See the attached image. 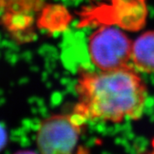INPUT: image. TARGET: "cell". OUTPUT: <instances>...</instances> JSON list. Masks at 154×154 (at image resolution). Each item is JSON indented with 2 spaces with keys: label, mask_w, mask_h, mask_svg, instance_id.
<instances>
[{
  "label": "cell",
  "mask_w": 154,
  "mask_h": 154,
  "mask_svg": "<svg viewBox=\"0 0 154 154\" xmlns=\"http://www.w3.org/2000/svg\"><path fill=\"white\" fill-rule=\"evenodd\" d=\"M79 101L73 115L79 121L121 122L137 120L147 98L146 84L130 67L99 73H82L76 85Z\"/></svg>",
  "instance_id": "obj_1"
},
{
  "label": "cell",
  "mask_w": 154,
  "mask_h": 154,
  "mask_svg": "<svg viewBox=\"0 0 154 154\" xmlns=\"http://www.w3.org/2000/svg\"><path fill=\"white\" fill-rule=\"evenodd\" d=\"M133 42L114 27H102L89 38V54L94 65L101 70L128 66L132 56Z\"/></svg>",
  "instance_id": "obj_2"
},
{
  "label": "cell",
  "mask_w": 154,
  "mask_h": 154,
  "mask_svg": "<svg viewBox=\"0 0 154 154\" xmlns=\"http://www.w3.org/2000/svg\"><path fill=\"white\" fill-rule=\"evenodd\" d=\"M82 124L73 114L54 115L43 120L36 138L38 151L45 154L72 152L78 143Z\"/></svg>",
  "instance_id": "obj_3"
},
{
  "label": "cell",
  "mask_w": 154,
  "mask_h": 154,
  "mask_svg": "<svg viewBox=\"0 0 154 154\" xmlns=\"http://www.w3.org/2000/svg\"><path fill=\"white\" fill-rule=\"evenodd\" d=\"M131 59L139 70L154 73V31L144 33L133 43Z\"/></svg>",
  "instance_id": "obj_4"
},
{
  "label": "cell",
  "mask_w": 154,
  "mask_h": 154,
  "mask_svg": "<svg viewBox=\"0 0 154 154\" xmlns=\"http://www.w3.org/2000/svg\"><path fill=\"white\" fill-rule=\"evenodd\" d=\"M2 22L7 29L14 33L17 38H28V33H32L31 27L33 24V18L29 13H5L2 16Z\"/></svg>",
  "instance_id": "obj_5"
},
{
  "label": "cell",
  "mask_w": 154,
  "mask_h": 154,
  "mask_svg": "<svg viewBox=\"0 0 154 154\" xmlns=\"http://www.w3.org/2000/svg\"><path fill=\"white\" fill-rule=\"evenodd\" d=\"M45 0H0V13L23 12L32 13L38 11Z\"/></svg>",
  "instance_id": "obj_6"
},
{
  "label": "cell",
  "mask_w": 154,
  "mask_h": 154,
  "mask_svg": "<svg viewBox=\"0 0 154 154\" xmlns=\"http://www.w3.org/2000/svg\"><path fill=\"white\" fill-rule=\"evenodd\" d=\"M7 141V134L4 127L0 125V151L5 147Z\"/></svg>",
  "instance_id": "obj_7"
}]
</instances>
